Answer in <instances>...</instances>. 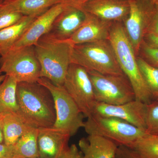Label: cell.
I'll return each mask as SVG.
<instances>
[{"label": "cell", "instance_id": "1", "mask_svg": "<svg viewBox=\"0 0 158 158\" xmlns=\"http://www.w3.org/2000/svg\"><path fill=\"white\" fill-rule=\"evenodd\" d=\"M17 114L32 127H52L56 120L53 97L46 88L38 82L17 84Z\"/></svg>", "mask_w": 158, "mask_h": 158}, {"label": "cell", "instance_id": "2", "mask_svg": "<svg viewBox=\"0 0 158 158\" xmlns=\"http://www.w3.org/2000/svg\"><path fill=\"white\" fill-rule=\"evenodd\" d=\"M74 44L69 40H59L45 34L34 45L40 66V77L63 86L71 63Z\"/></svg>", "mask_w": 158, "mask_h": 158}, {"label": "cell", "instance_id": "3", "mask_svg": "<svg viewBox=\"0 0 158 158\" xmlns=\"http://www.w3.org/2000/svg\"><path fill=\"white\" fill-rule=\"evenodd\" d=\"M108 40L119 67L132 87L135 99L146 104L149 103L152 101L151 95L141 74L132 44L119 22L112 25Z\"/></svg>", "mask_w": 158, "mask_h": 158}, {"label": "cell", "instance_id": "4", "mask_svg": "<svg viewBox=\"0 0 158 158\" xmlns=\"http://www.w3.org/2000/svg\"><path fill=\"white\" fill-rule=\"evenodd\" d=\"M72 63L103 74L124 75L109 40L74 45Z\"/></svg>", "mask_w": 158, "mask_h": 158}, {"label": "cell", "instance_id": "5", "mask_svg": "<svg viewBox=\"0 0 158 158\" xmlns=\"http://www.w3.org/2000/svg\"><path fill=\"white\" fill-rule=\"evenodd\" d=\"M83 127L88 135L102 136L128 147L146 133L124 120L96 115L87 118Z\"/></svg>", "mask_w": 158, "mask_h": 158}, {"label": "cell", "instance_id": "6", "mask_svg": "<svg viewBox=\"0 0 158 158\" xmlns=\"http://www.w3.org/2000/svg\"><path fill=\"white\" fill-rule=\"evenodd\" d=\"M40 69L34 46L12 49L0 58V70L18 83L37 82Z\"/></svg>", "mask_w": 158, "mask_h": 158}, {"label": "cell", "instance_id": "7", "mask_svg": "<svg viewBox=\"0 0 158 158\" xmlns=\"http://www.w3.org/2000/svg\"><path fill=\"white\" fill-rule=\"evenodd\" d=\"M39 84L47 88L53 98L56 112V120L53 127L66 131L74 135L84 127L85 116L63 86H57L50 81L40 77Z\"/></svg>", "mask_w": 158, "mask_h": 158}, {"label": "cell", "instance_id": "8", "mask_svg": "<svg viewBox=\"0 0 158 158\" xmlns=\"http://www.w3.org/2000/svg\"><path fill=\"white\" fill-rule=\"evenodd\" d=\"M88 71L97 102L119 105L135 100V92L125 75H112Z\"/></svg>", "mask_w": 158, "mask_h": 158}, {"label": "cell", "instance_id": "9", "mask_svg": "<svg viewBox=\"0 0 158 158\" xmlns=\"http://www.w3.org/2000/svg\"><path fill=\"white\" fill-rule=\"evenodd\" d=\"M63 86L85 117H90L97 101L87 69L71 63Z\"/></svg>", "mask_w": 158, "mask_h": 158}, {"label": "cell", "instance_id": "10", "mask_svg": "<svg viewBox=\"0 0 158 158\" xmlns=\"http://www.w3.org/2000/svg\"><path fill=\"white\" fill-rule=\"evenodd\" d=\"M129 14L125 20V30L136 55L140 50L148 26L156 12L155 5L148 0H128Z\"/></svg>", "mask_w": 158, "mask_h": 158}, {"label": "cell", "instance_id": "11", "mask_svg": "<svg viewBox=\"0 0 158 158\" xmlns=\"http://www.w3.org/2000/svg\"><path fill=\"white\" fill-rule=\"evenodd\" d=\"M146 113V104L135 99L119 105L97 102L92 115L119 118L145 131Z\"/></svg>", "mask_w": 158, "mask_h": 158}, {"label": "cell", "instance_id": "12", "mask_svg": "<svg viewBox=\"0 0 158 158\" xmlns=\"http://www.w3.org/2000/svg\"><path fill=\"white\" fill-rule=\"evenodd\" d=\"M70 134L54 127L38 128L39 158H62L68 149Z\"/></svg>", "mask_w": 158, "mask_h": 158}, {"label": "cell", "instance_id": "13", "mask_svg": "<svg viewBox=\"0 0 158 158\" xmlns=\"http://www.w3.org/2000/svg\"><path fill=\"white\" fill-rule=\"evenodd\" d=\"M64 6L62 3H58L36 18L12 49L35 45L41 37L48 34L54 21L62 12Z\"/></svg>", "mask_w": 158, "mask_h": 158}, {"label": "cell", "instance_id": "14", "mask_svg": "<svg viewBox=\"0 0 158 158\" xmlns=\"http://www.w3.org/2000/svg\"><path fill=\"white\" fill-rule=\"evenodd\" d=\"M85 12L103 20L120 22L128 16V0H91L83 7Z\"/></svg>", "mask_w": 158, "mask_h": 158}, {"label": "cell", "instance_id": "15", "mask_svg": "<svg viewBox=\"0 0 158 158\" xmlns=\"http://www.w3.org/2000/svg\"><path fill=\"white\" fill-rule=\"evenodd\" d=\"M64 6L63 10L54 21L48 34L62 40L69 39L71 37L82 25L86 15V12L83 9Z\"/></svg>", "mask_w": 158, "mask_h": 158}, {"label": "cell", "instance_id": "16", "mask_svg": "<svg viewBox=\"0 0 158 158\" xmlns=\"http://www.w3.org/2000/svg\"><path fill=\"white\" fill-rule=\"evenodd\" d=\"M113 23L86 12L84 23L69 40L74 45L106 40L109 39Z\"/></svg>", "mask_w": 158, "mask_h": 158}, {"label": "cell", "instance_id": "17", "mask_svg": "<svg viewBox=\"0 0 158 158\" xmlns=\"http://www.w3.org/2000/svg\"><path fill=\"white\" fill-rule=\"evenodd\" d=\"M78 144L85 158H114L118 147L115 142L96 135H88Z\"/></svg>", "mask_w": 158, "mask_h": 158}, {"label": "cell", "instance_id": "18", "mask_svg": "<svg viewBox=\"0 0 158 158\" xmlns=\"http://www.w3.org/2000/svg\"><path fill=\"white\" fill-rule=\"evenodd\" d=\"M37 17L24 16L15 24L0 31V56H4L11 50Z\"/></svg>", "mask_w": 158, "mask_h": 158}, {"label": "cell", "instance_id": "19", "mask_svg": "<svg viewBox=\"0 0 158 158\" xmlns=\"http://www.w3.org/2000/svg\"><path fill=\"white\" fill-rule=\"evenodd\" d=\"M1 122L4 135V143L13 145L32 127L24 121L17 113L3 114Z\"/></svg>", "mask_w": 158, "mask_h": 158}, {"label": "cell", "instance_id": "20", "mask_svg": "<svg viewBox=\"0 0 158 158\" xmlns=\"http://www.w3.org/2000/svg\"><path fill=\"white\" fill-rule=\"evenodd\" d=\"M3 3L24 16L38 17L59 3L57 0H4Z\"/></svg>", "mask_w": 158, "mask_h": 158}, {"label": "cell", "instance_id": "21", "mask_svg": "<svg viewBox=\"0 0 158 158\" xmlns=\"http://www.w3.org/2000/svg\"><path fill=\"white\" fill-rule=\"evenodd\" d=\"M17 84L15 79L8 76L0 84V113H17Z\"/></svg>", "mask_w": 158, "mask_h": 158}, {"label": "cell", "instance_id": "22", "mask_svg": "<svg viewBox=\"0 0 158 158\" xmlns=\"http://www.w3.org/2000/svg\"><path fill=\"white\" fill-rule=\"evenodd\" d=\"M38 129L31 127L14 144L16 158H39L37 137Z\"/></svg>", "mask_w": 158, "mask_h": 158}, {"label": "cell", "instance_id": "23", "mask_svg": "<svg viewBox=\"0 0 158 158\" xmlns=\"http://www.w3.org/2000/svg\"><path fill=\"white\" fill-rule=\"evenodd\" d=\"M129 148L141 158H158V135L146 133Z\"/></svg>", "mask_w": 158, "mask_h": 158}, {"label": "cell", "instance_id": "24", "mask_svg": "<svg viewBox=\"0 0 158 158\" xmlns=\"http://www.w3.org/2000/svg\"><path fill=\"white\" fill-rule=\"evenodd\" d=\"M137 62L152 101L158 100V69L150 65L141 57L137 58Z\"/></svg>", "mask_w": 158, "mask_h": 158}, {"label": "cell", "instance_id": "25", "mask_svg": "<svg viewBox=\"0 0 158 158\" xmlns=\"http://www.w3.org/2000/svg\"><path fill=\"white\" fill-rule=\"evenodd\" d=\"M145 132L158 135V100L146 104Z\"/></svg>", "mask_w": 158, "mask_h": 158}, {"label": "cell", "instance_id": "26", "mask_svg": "<svg viewBox=\"0 0 158 158\" xmlns=\"http://www.w3.org/2000/svg\"><path fill=\"white\" fill-rule=\"evenodd\" d=\"M24 15L3 4L0 8V31L15 24Z\"/></svg>", "mask_w": 158, "mask_h": 158}, {"label": "cell", "instance_id": "27", "mask_svg": "<svg viewBox=\"0 0 158 158\" xmlns=\"http://www.w3.org/2000/svg\"><path fill=\"white\" fill-rule=\"evenodd\" d=\"M141 49L144 56L143 59L150 65L158 69V48L151 46L143 41Z\"/></svg>", "mask_w": 158, "mask_h": 158}, {"label": "cell", "instance_id": "28", "mask_svg": "<svg viewBox=\"0 0 158 158\" xmlns=\"http://www.w3.org/2000/svg\"><path fill=\"white\" fill-rule=\"evenodd\" d=\"M114 158H141L132 149L124 145H118Z\"/></svg>", "mask_w": 158, "mask_h": 158}, {"label": "cell", "instance_id": "29", "mask_svg": "<svg viewBox=\"0 0 158 158\" xmlns=\"http://www.w3.org/2000/svg\"><path fill=\"white\" fill-rule=\"evenodd\" d=\"M0 158H16L14 145L0 144Z\"/></svg>", "mask_w": 158, "mask_h": 158}, {"label": "cell", "instance_id": "30", "mask_svg": "<svg viewBox=\"0 0 158 158\" xmlns=\"http://www.w3.org/2000/svg\"><path fill=\"white\" fill-rule=\"evenodd\" d=\"M147 33L158 36V16L156 14V12L150 21L148 26L146 34Z\"/></svg>", "mask_w": 158, "mask_h": 158}, {"label": "cell", "instance_id": "31", "mask_svg": "<svg viewBox=\"0 0 158 158\" xmlns=\"http://www.w3.org/2000/svg\"><path fill=\"white\" fill-rule=\"evenodd\" d=\"M90 1L91 0H62L60 3L66 6L83 9V7L85 4Z\"/></svg>", "mask_w": 158, "mask_h": 158}, {"label": "cell", "instance_id": "32", "mask_svg": "<svg viewBox=\"0 0 158 158\" xmlns=\"http://www.w3.org/2000/svg\"><path fill=\"white\" fill-rule=\"evenodd\" d=\"M81 154L76 145L73 144L69 147L68 149L62 158H80Z\"/></svg>", "mask_w": 158, "mask_h": 158}, {"label": "cell", "instance_id": "33", "mask_svg": "<svg viewBox=\"0 0 158 158\" xmlns=\"http://www.w3.org/2000/svg\"><path fill=\"white\" fill-rule=\"evenodd\" d=\"M144 41L148 45L158 48V36L147 33L144 36Z\"/></svg>", "mask_w": 158, "mask_h": 158}, {"label": "cell", "instance_id": "34", "mask_svg": "<svg viewBox=\"0 0 158 158\" xmlns=\"http://www.w3.org/2000/svg\"><path fill=\"white\" fill-rule=\"evenodd\" d=\"M3 143H4V135H3L2 125H1V123H0V144Z\"/></svg>", "mask_w": 158, "mask_h": 158}, {"label": "cell", "instance_id": "35", "mask_svg": "<svg viewBox=\"0 0 158 158\" xmlns=\"http://www.w3.org/2000/svg\"><path fill=\"white\" fill-rule=\"evenodd\" d=\"M3 73L0 70V84L3 81V80L6 77V75L5 74H3Z\"/></svg>", "mask_w": 158, "mask_h": 158}, {"label": "cell", "instance_id": "36", "mask_svg": "<svg viewBox=\"0 0 158 158\" xmlns=\"http://www.w3.org/2000/svg\"><path fill=\"white\" fill-rule=\"evenodd\" d=\"M148 1H149L153 5H155L158 2V0H148Z\"/></svg>", "mask_w": 158, "mask_h": 158}, {"label": "cell", "instance_id": "37", "mask_svg": "<svg viewBox=\"0 0 158 158\" xmlns=\"http://www.w3.org/2000/svg\"><path fill=\"white\" fill-rule=\"evenodd\" d=\"M155 7L156 14L158 16V3H156L155 5Z\"/></svg>", "mask_w": 158, "mask_h": 158}, {"label": "cell", "instance_id": "38", "mask_svg": "<svg viewBox=\"0 0 158 158\" xmlns=\"http://www.w3.org/2000/svg\"><path fill=\"white\" fill-rule=\"evenodd\" d=\"M3 114L2 113H0V123L2 121V119Z\"/></svg>", "mask_w": 158, "mask_h": 158}, {"label": "cell", "instance_id": "39", "mask_svg": "<svg viewBox=\"0 0 158 158\" xmlns=\"http://www.w3.org/2000/svg\"><path fill=\"white\" fill-rule=\"evenodd\" d=\"M80 158H85L84 156L83 155L81 152V156H80Z\"/></svg>", "mask_w": 158, "mask_h": 158}, {"label": "cell", "instance_id": "40", "mask_svg": "<svg viewBox=\"0 0 158 158\" xmlns=\"http://www.w3.org/2000/svg\"><path fill=\"white\" fill-rule=\"evenodd\" d=\"M3 5V2H1V0H0V8L2 7Z\"/></svg>", "mask_w": 158, "mask_h": 158}, {"label": "cell", "instance_id": "41", "mask_svg": "<svg viewBox=\"0 0 158 158\" xmlns=\"http://www.w3.org/2000/svg\"><path fill=\"white\" fill-rule=\"evenodd\" d=\"M57 1H58V2H59V3H60V2H61V1H62V0H57Z\"/></svg>", "mask_w": 158, "mask_h": 158}, {"label": "cell", "instance_id": "42", "mask_svg": "<svg viewBox=\"0 0 158 158\" xmlns=\"http://www.w3.org/2000/svg\"><path fill=\"white\" fill-rule=\"evenodd\" d=\"M157 3H158V2H157Z\"/></svg>", "mask_w": 158, "mask_h": 158}]
</instances>
